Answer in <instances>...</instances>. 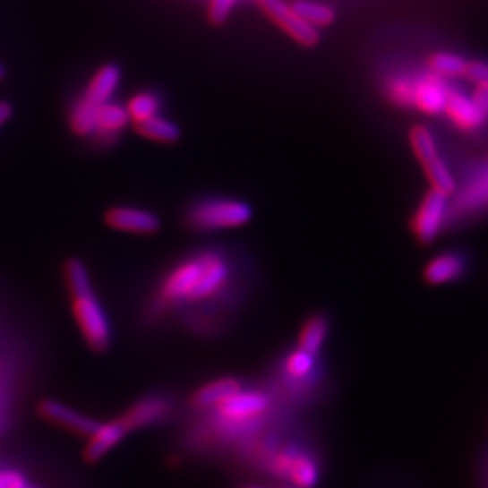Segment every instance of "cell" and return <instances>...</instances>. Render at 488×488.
<instances>
[{
	"mask_svg": "<svg viewBox=\"0 0 488 488\" xmlns=\"http://www.w3.org/2000/svg\"><path fill=\"white\" fill-rule=\"evenodd\" d=\"M39 415L44 420L80 436H89L98 425V422L90 416H85L56 400H42L39 404Z\"/></svg>",
	"mask_w": 488,
	"mask_h": 488,
	"instance_id": "cell-13",
	"label": "cell"
},
{
	"mask_svg": "<svg viewBox=\"0 0 488 488\" xmlns=\"http://www.w3.org/2000/svg\"><path fill=\"white\" fill-rule=\"evenodd\" d=\"M232 266L225 253L205 250L177 262L159 284V301L165 306L205 303L228 286Z\"/></svg>",
	"mask_w": 488,
	"mask_h": 488,
	"instance_id": "cell-1",
	"label": "cell"
},
{
	"mask_svg": "<svg viewBox=\"0 0 488 488\" xmlns=\"http://www.w3.org/2000/svg\"><path fill=\"white\" fill-rule=\"evenodd\" d=\"M4 74H6V69H4V65H3V64H0V81H3Z\"/></svg>",
	"mask_w": 488,
	"mask_h": 488,
	"instance_id": "cell-29",
	"label": "cell"
},
{
	"mask_svg": "<svg viewBox=\"0 0 488 488\" xmlns=\"http://www.w3.org/2000/svg\"><path fill=\"white\" fill-rule=\"evenodd\" d=\"M122 80V69L116 64H106L89 80L85 92L71 111L69 125L76 136H90L94 133L96 113L111 100Z\"/></svg>",
	"mask_w": 488,
	"mask_h": 488,
	"instance_id": "cell-5",
	"label": "cell"
},
{
	"mask_svg": "<svg viewBox=\"0 0 488 488\" xmlns=\"http://www.w3.org/2000/svg\"><path fill=\"white\" fill-rule=\"evenodd\" d=\"M470 100L474 102V106L481 113V116L486 120L488 118V83L475 85V90H474Z\"/></svg>",
	"mask_w": 488,
	"mask_h": 488,
	"instance_id": "cell-27",
	"label": "cell"
},
{
	"mask_svg": "<svg viewBox=\"0 0 488 488\" xmlns=\"http://www.w3.org/2000/svg\"><path fill=\"white\" fill-rule=\"evenodd\" d=\"M259 8L262 13L277 24L287 37H291L295 42L306 46V47H315L321 40L319 31L306 24L289 4H286L284 0H257Z\"/></svg>",
	"mask_w": 488,
	"mask_h": 488,
	"instance_id": "cell-9",
	"label": "cell"
},
{
	"mask_svg": "<svg viewBox=\"0 0 488 488\" xmlns=\"http://www.w3.org/2000/svg\"><path fill=\"white\" fill-rule=\"evenodd\" d=\"M411 147H413L415 156L422 163V167L434 161L436 158H440L436 140L432 138L431 131L424 125H415L411 129Z\"/></svg>",
	"mask_w": 488,
	"mask_h": 488,
	"instance_id": "cell-22",
	"label": "cell"
},
{
	"mask_svg": "<svg viewBox=\"0 0 488 488\" xmlns=\"http://www.w3.org/2000/svg\"><path fill=\"white\" fill-rule=\"evenodd\" d=\"M465 67H467V60L454 53H436L429 58V69L436 76H447V78L463 76Z\"/></svg>",
	"mask_w": 488,
	"mask_h": 488,
	"instance_id": "cell-23",
	"label": "cell"
},
{
	"mask_svg": "<svg viewBox=\"0 0 488 488\" xmlns=\"http://www.w3.org/2000/svg\"><path fill=\"white\" fill-rule=\"evenodd\" d=\"M243 387H244L243 380L235 376L216 378L193 390V395L190 397V406L195 409H214L228 397L235 395Z\"/></svg>",
	"mask_w": 488,
	"mask_h": 488,
	"instance_id": "cell-14",
	"label": "cell"
},
{
	"mask_svg": "<svg viewBox=\"0 0 488 488\" xmlns=\"http://www.w3.org/2000/svg\"><path fill=\"white\" fill-rule=\"evenodd\" d=\"M24 488H42V486H37V484H31L30 481L24 484Z\"/></svg>",
	"mask_w": 488,
	"mask_h": 488,
	"instance_id": "cell-30",
	"label": "cell"
},
{
	"mask_svg": "<svg viewBox=\"0 0 488 488\" xmlns=\"http://www.w3.org/2000/svg\"><path fill=\"white\" fill-rule=\"evenodd\" d=\"M248 488H262V486H255V484H253V486H248Z\"/></svg>",
	"mask_w": 488,
	"mask_h": 488,
	"instance_id": "cell-31",
	"label": "cell"
},
{
	"mask_svg": "<svg viewBox=\"0 0 488 488\" xmlns=\"http://www.w3.org/2000/svg\"><path fill=\"white\" fill-rule=\"evenodd\" d=\"M106 223L113 230L134 235H152L161 228V219L158 214L136 207L111 209L106 214Z\"/></svg>",
	"mask_w": 488,
	"mask_h": 488,
	"instance_id": "cell-10",
	"label": "cell"
},
{
	"mask_svg": "<svg viewBox=\"0 0 488 488\" xmlns=\"http://www.w3.org/2000/svg\"><path fill=\"white\" fill-rule=\"evenodd\" d=\"M463 76L474 85L488 83V64L486 62H467Z\"/></svg>",
	"mask_w": 488,
	"mask_h": 488,
	"instance_id": "cell-25",
	"label": "cell"
},
{
	"mask_svg": "<svg viewBox=\"0 0 488 488\" xmlns=\"http://www.w3.org/2000/svg\"><path fill=\"white\" fill-rule=\"evenodd\" d=\"M13 116V107L10 102H0V127Z\"/></svg>",
	"mask_w": 488,
	"mask_h": 488,
	"instance_id": "cell-28",
	"label": "cell"
},
{
	"mask_svg": "<svg viewBox=\"0 0 488 488\" xmlns=\"http://www.w3.org/2000/svg\"><path fill=\"white\" fill-rule=\"evenodd\" d=\"M159 107H161V102L156 94L140 92L131 98L125 109H127L129 120H133L134 124H141L152 116H158Z\"/></svg>",
	"mask_w": 488,
	"mask_h": 488,
	"instance_id": "cell-21",
	"label": "cell"
},
{
	"mask_svg": "<svg viewBox=\"0 0 488 488\" xmlns=\"http://www.w3.org/2000/svg\"><path fill=\"white\" fill-rule=\"evenodd\" d=\"M134 127L138 134L158 143H176L181 138V129L161 116H152L141 124H134Z\"/></svg>",
	"mask_w": 488,
	"mask_h": 488,
	"instance_id": "cell-19",
	"label": "cell"
},
{
	"mask_svg": "<svg viewBox=\"0 0 488 488\" xmlns=\"http://www.w3.org/2000/svg\"><path fill=\"white\" fill-rule=\"evenodd\" d=\"M273 404L275 400L268 390L243 387L214 409L221 427L232 432H248L268 420Z\"/></svg>",
	"mask_w": 488,
	"mask_h": 488,
	"instance_id": "cell-4",
	"label": "cell"
},
{
	"mask_svg": "<svg viewBox=\"0 0 488 488\" xmlns=\"http://www.w3.org/2000/svg\"><path fill=\"white\" fill-rule=\"evenodd\" d=\"M237 0H210L209 4V21L214 26H221L230 17Z\"/></svg>",
	"mask_w": 488,
	"mask_h": 488,
	"instance_id": "cell-24",
	"label": "cell"
},
{
	"mask_svg": "<svg viewBox=\"0 0 488 488\" xmlns=\"http://www.w3.org/2000/svg\"><path fill=\"white\" fill-rule=\"evenodd\" d=\"M291 8L295 10V13L310 26L317 28H328L335 22L337 13L333 8L319 4V3H310V0H297V3H293Z\"/></svg>",
	"mask_w": 488,
	"mask_h": 488,
	"instance_id": "cell-20",
	"label": "cell"
},
{
	"mask_svg": "<svg viewBox=\"0 0 488 488\" xmlns=\"http://www.w3.org/2000/svg\"><path fill=\"white\" fill-rule=\"evenodd\" d=\"M449 212L450 203L447 195L431 188L411 216L409 228L416 243L422 246L434 244L449 227Z\"/></svg>",
	"mask_w": 488,
	"mask_h": 488,
	"instance_id": "cell-7",
	"label": "cell"
},
{
	"mask_svg": "<svg viewBox=\"0 0 488 488\" xmlns=\"http://www.w3.org/2000/svg\"><path fill=\"white\" fill-rule=\"evenodd\" d=\"M129 431L122 424L120 418L106 424H98L96 429L87 436V445L83 450V458L89 463H98L102 458H106L115 447H118L125 438Z\"/></svg>",
	"mask_w": 488,
	"mask_h": 488,
	"instance_id": "cell-12",
	"label": "cell"
},
{
	"mask_svg": "<svg viewBox=\"0 0 488 488\" xmlns=\"http://www.w3.org/2000/svg\"><path fill=\"white\" fill-rule=\"evenodd\" d=\"M65 282L73 301V315L83 340L96 353L107 351L113 342L111 321L92 289L87 266L80 259L65 262Z\"/></svg>",
	"mask_w": 488,
	"mask_h": 488,
	"instance_id": "cell-2",
	"label": "cell"
},
{
	"mask_svg": "<svg viewBox=\"0 0 488 488\" xmlns=\"http://www.w3.org/2000/svg\"><path fill=\"white\" fill-rule=\"evenodd\" d=\"M330 333H331V317L326 312H315L303 322L295 346L303 351L322 356Z\"/></svg>",
	"mask_w": 488,
	"mask_h": 488,
	"instance_id": "cell-15",
	"label": "cell"
},
{
	"mask_svg": "<svg viewBox=\"0 0 488 488\" xmlns=\"http://www.w3.org/2000/svg\"><path fill=\"white\" fill-rule=\"evenodd\" d=\"M172 409V402L163 395H150L138 400L120 420L129 432L163 422Z\"/></svg>",
	"mask_w": 488,
	"mask_h": 488,
	"instance_id": "cell-11",
	"label": "cell"
},
{
	"mask_svg": "<svg viewBox=\"0 0 488 488\" xmlns=\"http://www.w3.org/2000/svg\"><path fill=\"white\" fill-rule=\"evenodd\" d=\"M127 124H129L127 109L124 106L107 102L96 113L94 133L113 136V134H118L122 129H125Z\"/></svg>",
	"mask_w": 488,
	"mask_h": 488,
	"instance_id": "cell-18",
	"label": "cell"
},
{
	"mask_svg": "<svg viewBox=\"0 0 488 488\" xmlns=\"http://www.w3.org/2000/svg\"><path fill=\"white\" fill-rule=\"evenodd\" d=\"M277 376L287 404L297 407L312 406L326 389V362L322 356L303 351L297 346L289 347L278 360Z\"/></svg>",
	"mask_w": 488,
	"mask_h": 488,
	"instance_id": "cell-3",
	"label": "cell"
},
{
	"mask_svg": "<svg viewBox=\"0 0 488 488\" xmlns=\"http://www.w3.org/2000/svg\"><path fill=\"white\" fill-rule=\"evenodd\" d=\"M415 104L429 115H438L445 107V98H447V89L434 78H427L420 81L415 89Z\"/></svg>",
	"mask_w": 488,
	"mask_h": 488,
	"instance_id": "cell-17",
	"label": "cell"
},
{
	"mask_svg": "<svg viewBox=\"0 0 488 488\" xmlns=\"http://www.w3.org/2000/svg\"><path fill=\"white\" fill-rule=\"evenodd\" d=\"M26 483V475L17 470H0V488H24Z\"/></svg>",
	"mask_w": 488,
	"mask_h": 488,
	"instance_id": "cell-26",
	"label": "cell"
},
{
	"mask_svg": "<svg viewBox=\"0 0 488 488\" xmlns=\"http://www.w3.org/2000/svg\"><path fill=\"white\" fill-rule=\"evenodd\" d=\"M470 253L461 248H450L436 253L422 270V278L432 287L449 286L463 280L470 271Z\"/></svg>",
	"mask_w": 488,
	"mask_h": 488,
	"instance_id": "cell-8",
	"label": "cell"
},
{
	"mask_svg": "<svg viewBox=\"0 0 488 488\" xmlns=\"http://www.w3.org/2000/svg\"><path fill=\"white\" fill-rule=\"evenodd\" d=\"M443 111L449 115L452 124L461 131H475L484 124V118L475 109L474 102L461 90L447 89Z\"/></svg>",
	"mask_w": 488,
	"mask_h": 488,
	"instance_id": "cell-16",
	"label": "cell"
},
{
	"mask_svg": "<svg viewBox=\"0 0 488 488\" xmlns=\"http://www.w3.org/2000/svg\"><path fill=\"white\" fill-rule=\"evenodd\" d=\"M253 219V209L234 198H210L195 203L186 214V225L195 232H225L246 227Z\"/></svg>",
	"mask_w": 488,
	"mask_h": 488,
	"instance_id": "cell-6",
	"label": "cell"
}]
</instances>
